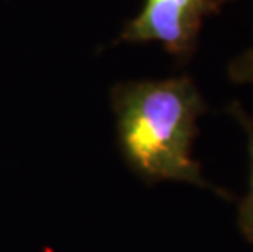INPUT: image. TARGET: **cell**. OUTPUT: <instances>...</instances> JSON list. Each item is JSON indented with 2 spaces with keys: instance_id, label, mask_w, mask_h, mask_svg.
I'll use <instances>...</instances> for the list:
<instances>
[{
  "instance_id": "cell-3",
  "label": "cell",
  "mask_w": 253,
  "mask_h": 252,
  "mask_svg": "<svg viewBox=\"0 0 253 252\" xmlns=\"http://www.w3.org/2000/svg\"><path fill=\"white\" fill-rule=\"evenodd\" d=\"M229 113L232 115L239 125L244 128L247 135V148H249V165H250V187L242 202L239 203V228L245 239L253 244V118L242 108L239 101H234L229 106Z\"/></svg>"
},
{
  "instance_id": "cell-1",
  "label": "cell",
  "mask_w": 253,
  "mask_h": 252,
  "mask_svg": "<svg viewBox=\"0 0 253 252\" xmlns=\"http://www.w3.org/2000/svg\"><path fill=\"white\" fill-rule=\"evenodd\" d=\"M111 105L123 159L142 182H185L232 198L204 179L193 157L206 103L190 77L121 82L111 90Z\"/></svg>"
},
{
  "instance_id": "cell-2",
  "label": "cell",
  "mask_w": 253,
  "mask_h": 252,
  "mask_svg": "<svg viewBox=\"0 0 253 252\" xmlns=\"http://www.w3.org/2000/svg\"><path fill=\"white\" fill-rule=\"evenodd\" d=\"M229 0H145L136 18L127 21L123 41H157L170 54L186 59L196 46L203 20Z\"/></svg>"
},
{
  "instance_id": "cell-4",
  "label": "cell",
  "mask_w": 253,
  "mask_h": 252,
  "mask_svg": "<svg viewBox=\"0 0 253 252\" xmlns=\"http://www.w3.org/2000/svg\"><path fill=\"white\" fill-rule=\"evenodd\" d=\"M229 76L237 84H253V48L230 64Z\"/></svg>"
}]
</instances>
